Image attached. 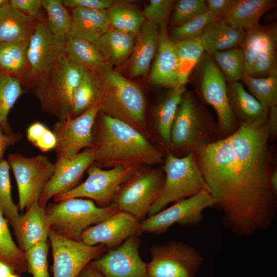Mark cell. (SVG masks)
<instances>
[{"mask_svg":"<svg viewBox=\"0 0 277 277\" xmlns=\"http://www.w3.org/2000/svg\"><path fill=\"white\" fill-rule=\"evenodd\" d=\"M174 46L178 60L179 83L185 86L192 70L201 61L204 49L201 37L175 42Z\"/></svg>","mask_w":277,"mask_h":277,"instance_id":"cell-34","label":"cell"},{"mask_svg":"<svg viewBox=\"0 0 277 277\" xmlns=\"http://www.w3.org/2000/svg\"><path fill=\"white\" fill-rule=\"evenodd\" d=\"M65 7L95 10H107L113 3L111 0H63Z\"/></svg>","mask_w":277,"mask_h":277,"instance_id":"cell-47","label":"cell"},{"mask_svg":"<svg viewBox=\"0 0 277 277\" xmlns=\"http://www.w3.org/2000/svg\"><path fill=\"white\" fill-rule=\"evenodd\" d=\"M38 22L10 4L0 8V44L29 39Z\"/></svg>","mask_w":277,"mask_h":277,"instance_id":"cell-30","label":"cell"},{"mask_svg":"<svg viewBox=\"0 0 277 277\" xmlns=\"http://www.w3.org/2000/svg\"><path fill=\"white\" fill-rule=\"evenodd\" d=\"M97 98V87L93 74L85 69L81 80L72 97L71 117H75L88 109Z\"/></svg>","mask_w":277,"mask_h":277,"instance_id":"cell-40","label":"cell"},{"mask_svg":"<svg viewBox=\"0 0 277 277\" xmlns=\"http://www.w3.org/2000/svg\"><path fill=\"white\" fill-rule=\"evenodd\" d=\"M164 181L163 170L140 167L121 186L112 203L120 211L131 214L141 222L147 218Z\"/></svg>","mask_w":277,"mask_h":277,"instance_id":"cell-7","label":"cell"},{"mask_svg":"<svg viewBox=\"0 0 277 277\" xmlns=\"http://www.w3.org/2000/svg\"><path fill=\"white\" fill-rule=\"evenodd\" d=\"M10 167L7 160L0 161V209L11 225L18 217V206L13 202L10 177Z\"/></svg>","mask_w":277,"mask_h":277,"instance_id":"cell-41","label":"cell"},{"mask_svg":"<svg viewBox=\"0 0 277 277\" xmlns=\"http://www.w3.org/2000/svg\"><path fill=\"white\" fill-rule=\"evenodd\" d=\"M23 138L19 132H7L0 125V161L6 150L10 146L18 142Z\"/></svg>","mask_w":277,"mask_h":277,"instance_id":"cell-49","label":"cell"},{"mask_svg":"<svg viewBox=\"0 0 277 277\" xmlns=\"http://www.w3.org/2000/svg\"><path fill=\"white\" fill-rule=\"evenodd\" d=\"M47 13V25L50 32L64 42L71 34L72 16L63 0H41Z\"/></svg>","mask_w":277,"mask_h":277,"instance_id":"cell-36","label":"cell"},{"mask_svg":"<svg viewBox=\"0 0 277 277\" xmlns=\"http://www.w3.org/2000/svg\"><path fill=\"white\" fill-rule=\"evenodd\" d=\"M106 12L110 28L136 36L145 22L143 13L131 7L114 2Z\"/></svg>","mask_w":277,"mask_h":277,"instance_id":"cell-35","label":"cell"},{"mask_svg":"<svg viewBox=\"0 0 277 277\" xmlns=\"http://www.w3.org/2000/svg\"><path fill=\"white\" fill-rule=\"evenodd\" d=\"M99 112V104L96 101L80 115L54 124L57 158H70L83 149L94 147L93 130Z\"/></svg>","mask_w":277,"mask_h":277,"instance_id":"cell-14","label":"cell"},{"mask_svg":"<svg viewBox=\"0 0 277 277\" xmlns=\"http://www.w3.org/2000/svg\"><path fill=\"white\" fill-rule=\"evenodd\" d=\"M214 18L207 11L172 29L170 38L174 43L200 38L208 24Z\"/></svg>","mask_w":277,"mask_h":277,"instance_id":"cell-42","label":"cell"},{"mask_svg":"<svg viewBox=\"0 0 277 277\" xmlns=\"http://www.w3.org/2000/svg\"><path fill=\"white\" fill-rule=\"evenodd\" d=\"M10 4V0H0V8Z\"/></svg>","mask_w":277,"mask_h":277,"instance_id":"cell-56","label":"cell"},{"mask_svg":"<svg viewBox=\"0 0 277 277\" xmlns=\"http://www.w3.org/2000/svg\"><path fill=\"white\" fill-rule=\"evenodd\" d=\"M53 277H77L89 262L108 250L103 245L90 246L63 236L50 229Z\"/></svg>","mask_w":277,"mask_h":277,"instance_id":"cell-15","label":"cell"},{"mask_svg":"<svg viewBox=\"0 0 277 277\" xmlns=\"http://www.w3.org/2000/svg\"><path fill=\"white\" fill-rule=\"evenodd\" d=\"M77 277H105L100 271L90 264H87Z\"/></svg>","mask_w":277,"mask_h":277,"instance_id":"cell-53","label":"cell"},{"mask_svg":"<svg viewBox=\"0 0 277 277\" xmlns=\"http://www.w3.org/2000/svg\"><path fill=\"white\" fill-rule=\"evenodd\" d=\"M28 39L0 44V73L18 80L28 89L31 73L27 57Z\"/></svg>","mask_w":277,"mask_h":277,"instance_id":"cell-25","label":"cell"},{"mask_svg":"<svg viewBox=\"0 0 277 277\" xmlns=\"http://www.w3.org/2000/svg\"><path fill=\"white\" fill-rule=\"evenodd\" d=\"M64 51L72 61L93 75L108 65L94 44L76 37L70 35L64 42Z\"/></svg>","mask_w":277,"mask_h":277,"instance_id":"cell-31","label":"cell"},{"mask_svg":"<svg viewBox=\"0 0 277 277\" xmlns=\"http://www.w3.org/2000/svg\"><path fill=\"white\" fill-rule=\"evenodd\" d=\"M150 277H196L204 258L193 247L171 241L150 247Z\"/></svg>","mask_w":277,"mask_h":277,"instance_id":"cell-9","label":"cell"},{"mask_svg":"<svg viewBox=\"0 0 277 277\" xmlns=\"http://www.w3.org/2000/svg\"><path fill=\"white\" fill-rule=\"evenodd\" d=\"M85 68L65 53L49 70L35 78L29 87L43 112L62 121L71 117L74 91Z\"/></svg>","mask_w":277,"mask_h":277,"instance_id":"cell-4","label":"cell"},{"mask_svg":"<svg viewBox=\"0 0 277 277\" xmlns=\"http://www.w3.org/2000/svg\"><path fill=\"white\" fill-rule=\"evenodd\" d=\"M140 244V236H132L90 264L105 277H150L147 263L142 260L139 254Z\"/></svg>","mask_w":277,"mask_h":277,"instance_id":"cell-17","label":"cell"},{"mask_svg":"<svg viewBox=\"0 0 277 277\" xmlns=\"http://www.w3.org/2000/svg\"><path fill=\"white\" fill-rule=\"evenodd\" d=\"M45 210L50 229L76 241H81L82 234L89 227L120 211L113 203L100 207L91 200L78 197L50 204Z\"/></svg>","mask_w":277,"mask_h":277,"instance_id":"cell-5","label":"cell"},{"mask_svg":"<svg viewBox=\"0 0 277 277\" xmlns=\"http://www.w3.org/2000/svg\"><path fill=\"white\" fill-rule=\"evenodd\" d=\"M10 5L22 13L38 21L45 17L41 0H10Z\"/></svg>","mask_w":277,"mask_h":277,"instance_id":"cell-46","label":"cell"},{"mask_svg":"<svg viewBox=\"0 0 277 277\" xmlns=\"http://www.w3.org/2000/svg\"><path fill=\"white\" fill-rule=\"evenodd\" d=\"M275 3L273 0H234L223 18L234 28L247 30L259 24L262 16Z\"/></svg>","mask_w":277,"mask_h":277,"instance_id":"cell-29","label":"cell"},{"mask_svg":"<svg viewBox=\"0 0 277 277\" xmlns=\"http://www.w3.org/2000/svg\"><path fill=\"white\" fill-rule=\"evenodd\" d=\"M71 36L94 44L110 28L106 10L72 9Z\"/></svg>","mask_w":277,"mask_h":277,"instance_id":"cell-27","label":"cell"},{"mask_svg":"<svg viewBox=\"0 0 277 277\" xmlns=\"http://www.w3.org/2000/svg\"><path fill=\"white\" fill-rule=\"evenodd\" d=\"M268 128L269 139L274 137L277 132V106L269 109L268 119L267 121Z\"/></svg>","mask_w":277,"mask_h":277,"instance_id":"cell-52","label":"cell"},{"mask_svg":"<svg viewBox=\"0 0 277 277\" xmlns=\"http://www.w3.org/2000/svg\"><path fill=\"white\" fill-rule=\"evenodd\" d=\"M276 43V33L259 24L246 30L240 46L247 74L253 77L277 75Z\"/></svg>","mask_w":277,"mask_h":277,"instance_id":"cell-16","label":"cell"},{"mask_svg":"<svg viewBox=\"0 0 277 277\" xmlns=\"http://www.w3.org/2000/svg\"><path fill=\"white\" fill-rule=\"evenodd\" d=\"M93 133L94 161L101 168L154 165L163 162L162 152L129 124L99 112Z\"/></svg>","mask_w":277,"mask_h":277,"instance_id":"cell-2","label":"cell"},{"mask_svg":"<svg viewBox=\"0 0 277 277\" xmlns=\"http://www.w3.org/2000/svg\"><path fill=\"white\" fill-rule=\"evenodd\" d=\"M8 222L0 209V261L21 274L28 270L26 253L13 240Z\"/></svg>","mask_w":277,"mask_h":277,"instance_id":"cell-33","label":"cell"},{"mask_svg":"<svg viewBox=\"0 0 277 277\" xmlns=\"http://www.w3.org/2000/svg\"><path fill=\"white\" fill-rule=\"evenodd\" d=\"M129 60L128 68L133 77L144 75L156 53L159 41L157 25L145 21L138 33Z\"/></svg>","mask_w":277,"mask_h":277,"instance_id":"cell-24","label":"cell"},{"mask_svg":"<svg viewBox=\"0 0 277 277\" xmlns=\"http://www.w3.org/2000/svg\"><path fill=\"white\" fill-rule=\"evenodd\" d=\"M94 148L86 149L68 159L57 158L53 174L45 186L38 203L45 207L48 201L54 196L66 193L78 185L84 172L93 164Z\"/></svg>","mask_w":277,"mask_h":277,"instance_id":"cell-18","label":"cell"},{"mask_svg":"<svg viewBox=\"0 0 277 277\" xmlns=\"http://www.w3.org/2000/svg\"><path fill=\"white\" fill-rule=\"evenodd\" d=\"M246 30L235 28L223 18H214L205 28L201 40L205 52L211 53L240 46Z\"/></svg>","mask_w":277,"mask_h":277,"instance_id":"cell-26","label":"cell"},{"mask_svg":"<svg viewBox=\"0 0 277 277\" xmlns=\"http://www.w3.org/2000/svg\"><path fill=\"white\" fill-rule=\"evenodd\" d=\"M242 80L265 108L277 106V75L253 77L246 74Z\"/></svg>","mask_w":277,"mask_h":277,"instance_id":"cell-39","label":"cell"},{"mask_svg":"<svg viewBox=\"0 0 277 277\" xmlns=\"http://www.w3.org/2000/svg\"><path fill=\"white\" fill-rule=\"evenodd\" d=\"M15 177L18 193V208L21 211L38 201L42 192L52 177L53 163L46 155L27 157L11 153L7 160Z\"/></svg>","mask_w":277,"mask_h":277,"instance_id":"cell-10","label":"cell"},{"mask_svg":"<svg viewBox=\"0 0 277 277\" xmlns=\"http://www.w3.org/2000/svg\"><path fill=\"white\" fill-rule=\"evenodd\" d=\"M138 168L117 166L104 169L92 164L87 170L86 180L73 189L54 196L55 203L70 198L86 197L100 207L112 204L121 186Z\"/></svg>","mask_w":277,"mask_h":277,"instance_id":"cell-8","label":"cell"},{"mask_svg":"<svg viewBox=\"0 0 277 277\" xmlns=\"http://www.w3.org/2000/svg\"><path fill=\"white\" fill-rule=\"evenodd\" d=\"M24 92L18 80L0 73V125L8 132H13L8 124V114Z\"/></svg>","mask_w":277,"mask_h":277,"instance_id":"cell-38","label":"cell"},{"mask_svg":"<svg viewBox=\"0 0 277 277\" xmlns=\"http://www.w3.org/2000/svg\"><path fill=\"white\" fill-rule=\"evenodd\" d=\"M64 53V42L50 32L46 18L38 21L30 36L27 49L31 73L30 85L53 66Z\"/></svg>","mask_w":277,"mask_h":277,"instance_id":"cell-20","label":"cell"},{"mask_svg":"<svg viewBox=\"0 0 277 277\" xmlns=\"http://www.w3.org/2000/svg\"><path fill=\"white\" fill-rule=\"evenodd\" d=\"M100 112L149 135L143 93L135 84L107 65L96 74Z\"/></svg>","mask_w":277,"mask_h":277,"instance_id":"cell-3","label":"cell"},{"mask_svg":"<svg viewBox=\"0 0 277 277\" xmlns=\"http://www.w3.org/2000/svg\"><path fill=\"white\" fill-rule=\"evenodd\" d=\"M209 55L228 82H239L247 74L244 54L241 48L216 51Z\"/></svg>","mask_w":277,"mask_h":277,"instance_id":"cell-37","label":"cell"},{"mask_svg":"<svg viewBox=\"0 0 277 277\" xmlns=\"http://www.w3.org/2000/svg\"><path fill=\"white\" fill-rule=\"evenodd\" d=\"M163 169L165 174L164 184L149 209V216L165 209L170 203L190 197L206 189L193 152H189L182 157L168 154Z\"/></svg>","mask_w":277,"mask_h":277,"instance_id":"cell-6","label":"cell"},{"mask_svg":"<svg viewBox=\"0 0 277 277\" xmlns=\"http://www.w3.org/2000/svg\"><path fill=\"white\" fill-rule=\"evenodd\" d=\"M269 128L241 123L231 134L194 154L225 227L238 236L268 229L277 213L270 176Z\"/></svg>","mask_w":277,"mask_h":277,"instance_id":"cell-1","label":"cell"},{"mask_svg":"<svg viewBox=\"0 0 277 277\" xmlns=\"http://www.w3.org/2000/svg\"><path fill=\"white\" fill-rule=\"evenodd\" d=\"M47 242L40 243L25 252L28 271L33 277H50L47 258L49 244Z\"/></svg>","mask_w":277,"mask_h":277,"instance_id":"cell-43","label":"cell"},{"mask_svg":"<svg viewBox=\"0 0 277 277\" xmlns=\"http://www.w3.org/2000/svg\"><path fill=\"white\" fill-rule=\"evenodd\" d=\"M141 222L131 214L120 211L105 221L89 227L82 234L81 241L87 245H103L108 250L121 246L126 240L140 236Z\"/></svg>","mask_w":277,"mask_h":277,"instance_id":"cell-19","label":"cell"},{"mask_svg":"<svg viewBox=\"0 0 277 277\" xmlns=\"http://www.w3.org/2000/svg\"><path fill=\"white\" fill-rule=\"evenodd\" d=\"M234 0H206L207 10L214 18H224L231 8Z\"/></svg>","mask_w":277,"mask_h":277,"instance_id":"cell-48","label":"cell"},{"mask_svg":"<svg viewBox=\"0 0 277 277\" xmlns=\"http://www.w3.org/2000/svg\"><path fill=\"white\" fill-rule=\"evenodd\" d=\"M18 247L24 252L35 245L48 241L50 228L45 207L38 201L33 203L25 213L11 224Z\"/></svg>","mask_w":277,"mask_h":277,"instance_id":"cell-21","label":"cell"},{"mask_svg":"<svg viewBox=\"0 0 277 277\" xmlns=\"http://www.w3.org/2000/svg\"><path fill=\"white\" fill-rule=\"evenodd\" d=\"M270 182L273 191L275 193H277V171L274 170L271 173Z\"/></svg>","mask_w":277,"mask_h":277,"instance_id":"cell-55","label":"cell"},{"mask_svg":"<svg viewBox=\"0 0 277 277\" xmlns=\"http://www.w3.org/2000/svg\"><path fill=\"white\" fill-rule=\"evenodd\" d=\"M136 36L109 28L94 45L107 64L110 66L118 65L132 52Z\"/></svg>","mask_w":277,"mask_h":277,"instance_id":"cell-28","label":"cell"},{"mask_svg":"<svg viewBox=\"0 0 277 277\" xmlns=\"http://www.w3.org/2000/svg\"><path fill=\"white\" fill-rule=\"evenodd\" d=\"M8 277H21V276L18 275V274H16L15 273V272H13L10 274Z\"/></svg>","mask_w":277,"mask_h":277,"instance_id":"cell-57","label":"cell"},{"mask_svg":"<svg viewBox=\"0 0 277 277\" xmlns=\"http://www.w3.org/2000/svg\"><path fill=\"white\" fill-rule=\"evenodd\" d=\"M228 95L230 107L241 123L263 125L267 123L269 110L262 105L239 82H228Z\"/></svg>","mask_w":277,"mask_h":277,"instance_id":"cell-23","label":"cell"},{"mask_svg":"<svg viewBox=\"0 0 277 277\" xmlns=\"http://www.w3.org/2000/svg\"><path fill=\"white\" fill-rule=\"evenodd\" d=\"M200 63L201 64L200 86L202 96L205 102L215 110L217 118V130L226 136L235 130L236 124V118L229 103L226 80L208 53H204Z\"/></svg>","mask_w":277,"mask_h":277,"instance_id":"cell-12","label":"cell"},{"mask_svg":"<svg viewBox=\"0 0 277 277\" xmlns=\"http://www.w3.org/2000/svg\"><path fill=\"white\" fill-rule=\"evenodd\" d=\"M213 205L209 192L203 189L146 218L141 222V230L142 232L160 234L175 224L181 226L197 225L203 219V211L207 208L213 207Z\"/></svg>","mask_w":277,"mask_h":277,"instance_id":"cell-13","label":"cell"},{"mask_svg":"<svg viewBox=\"0 0 277 277\" xmlns=\"http://www.w3.org/2000/svg\"><path fill=\"white\" fill-rule=\"evenodd\" d=\"M155 61L150 75L155 85L170 87L179 85L178 60L174 43L167 32V21L160 24L159 41Z\"/></svg>","mask_w":277,"mask_h":277,"instance_id":"cell-22","label":"cell"},{"mask_svg":"<svg viewBox=\"0 0 277 277\" xmlns=\"http://www.w3.org/2000/svg\"><path fill=\"white\" fill-rule=\"evenodd\" d=\"M205 0H180L176 2L172 14L171 23L178 26L206 12Z\"/></svg>","mask_w":277,"mask_h":277,"instance_id":"cell-44","label":"cell"},{"mask_svg":"<svg viewBox=\"0 0 277 277\" xmlns=\"http://www.w3.org/2000/svg\"><path fill=\"white\" fill-rule=\"evenodd\" d=\"M13 272H15L11 267L0 261V277H8Z\"/></svg>","mask_w":277,"mask_h":277,"instance_id":"cell-54","label":"cell"},{"mask_svg":"<svg viewBox=\"0 0 277 277\" xmlns=\"http://www.w3.org/2000/svg\"><path fill=\"white\" fill-rule=\"evenodd\" d=\"M174 3L172 0L150 1L143 13L145 21L156 25L166 21Z\"/></svg>","mask_w":277,"mask_h":277,"instance_id":"cell-45","label":"cell"},{"mask_svg":"<svg viewBox=\"0 0 277 277\" xmlns=\"http://www.w3.org/2000/svg\"><path fill=\"white\" fill-rule=\"evenodd\" d=\"M185 86L179 85L166 95L156 111V123L159 134L165 143H170V132L178 107L185 94Z\"/></svg>","mask_w":277,"mask_h":277,"instance_id":"cell-32","label":"cell"},{"mask_svg":"<svg viewBox=\"0 0 277 277\" xmlns=\"http://www.w3.org/2000/svg\"><path fill=\"white\" fill-rule=\"evenodd\" d=\"M213 126L191 95L185 93L178 107L170 132V142L179 148L195 152L212 142Z\"/></svg>","mask_w":277,"mask_h":277,"instance_id":"cell-11","label":"cell"},{"mask_svg":"<svg viewBox=\"0 0 277 277\" xmlns=\"http://www.w3.org/2000/svg\"><path fill=\"white\" fill-rule=\"evenodd\" d=\"M48 128L45 124L40 122H35L31 124L26 130V136L28 141L35 147Z\"/></svg>","mask_w":277,"mask_h":277,"instance_id":"cell-50","label":"cell"},{"mask_svg":"<svg viewBox=\"0 0 277 277\" xmlns=\"http://www.w3.org/2000/svg\"><path fill=\"white\" fill-rule=\"evenodd\" d=\"M56 145V138L55 134L49 128L47 129L42 138L35 146L40 151L46 152L54 149Z\"/></svg>","mask_w":277,"mask_h":277,"instance_id":"cell-51","label":"cell"}]
</instances>
